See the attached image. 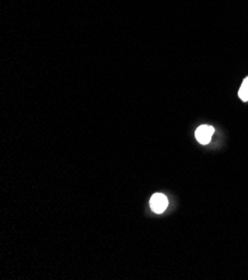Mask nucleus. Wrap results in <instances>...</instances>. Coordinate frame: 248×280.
<instances>
[{"mask_svg":"<svg viewBox=\"0 0 248 280\" xmlns=\"http://www.w3.org/2000/svg\"><path fill=\"white\" fill-rule=\"evenodd\" d=\"M215 130L213 126L210 125H201L198 127V129L196 130L195 132V136H196V139L197 141L203 144V145H206L210 142L211 137H213V134H214Z\"/></svg>","mask_w":248,"mask_h":280,"instance_id":"f03ea898","label":"nucleus"},{"mask_svg":"<svg viewBox=\"0 0 248 280\" xmlns=\"http://www.w3.org/2000/svg\"><path fill=\"white\" fill-rule=\"evenodd\" d=\"M238 96L243 102H248V77H246L243 81V84H241L239 88Z\"/></svg>","mask_w":248,"mask_h":280,"instance_id":"7ed1b4c3","label":"nucleus"},{"mask_svg":"<svg viewBox=\"0 0 248 280\" xmlns=\"http://www.w3.org/2000/svg\"><path fill=\"white\" fill-rule=\"evenodd\" d=\"M168 206V199L165 194L162 193H155L154 196L150 198V209H152L155 214H162Z\"/></svg>","mask_w":248,"mask_h":280,"instance_id":"f257e3e1","label":"nucleus"}]
</instances>
